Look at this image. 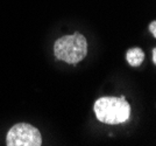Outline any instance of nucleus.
<instances>
[{"label": "nucleus", "instance_id": "nucleus-1", "mask_svg": "<svg viewBox=\"0 0 156 146\" xmlns=\"http://www.w3.org/2000/svg\"><path fill=\"white\" fill-rule=\"evenodd\" d=\"M93 110L99 122L105 124H122L130 117V105L124 96L101 97L94 103Z\"/></svg>", "mask_w": 156, "mask_h": 146}, {"label": "nucleus", "instance_id": "nucleus-3", "mask_svg": "<svg viewBox=\"0 0 156 146\" xmlns=\"http://www.w3.org/2000/svg\"><path fill=\"white\" fill-rule=\"evenodd\" d=\"M42 137L35 126L19 123L8 131L6 137V145L8 146H40Z\"/></svg>", "mask_w": 156, "mask_h": 146}, {"label": "nucleus", "instance_id": "nucleus-6", "mask_svg": "<svg viewBox=\"0 0 156 146\" xmlns=\"http://www.w3.org/2000/svg\"><path fill=\"white\" fill-rule=\"evenodd\" d=\"M153 62L156 63V49H153Z\"/></svg>", "mask_w": 156, "mask_h": 146}, {"label": "nucleus", "instance_id": "nucleus-2", "mask_svg": "<svg viewBox=\"0 0 156 146\" xmlns=\"http://www.w3.org/2000/svg\"><path fill=\"white\" fill-rule=\"evenodd\" d=\"M54 54L58 60L69 64L80 62L87 55V42L85 36L80 33H75L59 38L54 45Z\"/></svg>", "mask_w": 156, "mask_h": 146}, {"label": "nucleus", "instance_id": "nucleus-4", "mask_svg": "<svg viewBox=\"0 0 156 146\" xmlns=\"http://www.w3.org/2000/svg\"><path fill=\"white\" fill-rule=\"evenodd\" d=\"M127 62L132 67H139L142 64L144 60V53L141 48H132L127 52Z\"/></svg>", "mask_w": 156, "mask_h": 146}, {"label": "nucleus", "instance_id": "nucleus-5", "mask_svg": "<svg viewBox=\"0 0 156 146\" xmlns=\"http://www.w3.org/2000/svg\"><path fill=\"white\" fill-rule=\"evenodd\" d=\"M149 32L153 34V36H156V21H151V22H150Z\"/></svg>", "mask_w": 156, "mask_h": 146}]
</instances>
